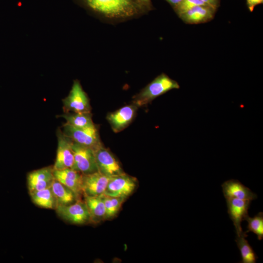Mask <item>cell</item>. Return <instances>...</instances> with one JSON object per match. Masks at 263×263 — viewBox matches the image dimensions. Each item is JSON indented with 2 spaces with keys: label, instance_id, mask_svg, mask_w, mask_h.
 Instances as JSON below:
<instances>
[{
  "label": "cell",
  "instance_id": "22",
  "mask_svg": "<svg viewBox=\"0 0 263 263\" xmlns=\"http://www.w3.org/2000/svg\"><path fill=\"white\" fill-rule=\"evenodd\" d=\"M105 207V219L114 217L119 210L125 198L123 197H112L102 194Z\"/></svg>",
  "mask_w": 263,
  "mask_h": 263
},
{
  "label": "cell",
  "instance_id": "18",
  "mask_svg": "<svg viewBox=\"0 0 263 263\" xmlns=\"http://www.w3.org/2000/svg\"><path fill=\"white\" fill-rule=\"evenodd\" d=\"M29 193L32 202L36 206L47 209L56 208L57 203L51 187Z\"/></svg>",
  "mask_w": 263,
  "mask_h": 263
},
{
  "label": "cell",
  "instance_id": "19",
  "mask_svg": "<svg viewBox=\"0 0 263 263\" xmlns=\"http://www.w3.org/2000/svg\"><path fill=\"white\" fill-rule=\"evenodd\" d=\"M51 188L58 205H70L80 200L73 191L55 179Z\"/></svg>",
  "mask_w": 263,
  "mask_h": 263
},
{
  "label": "cell",
  "instance_id": "8",
  "mask_svg": "<svg viewBox=\"0 0 263 263\" xmlns=\"http://www.w3.org/2000/svg\"><path fill=\"white\" fill-rule=\"evenodd\" d=\"M94 151L99 172L110 177L124 173L113 155L102 145L94 149Z\"/></svg>",
  "mask_w": 263,
  "mask_h": 263
},
{
  "label": "cell",
  "instance_id": "15",
  "mask_svg": "<svg viewBox=\"0 0 263 263\" xmlns=\"http://www.w3.org/2000/svg\"><path fill=\"white\" fill-rule=\"evenodd\" d=\"M137 107L134 104L126 106L108 115V120L115 132L122 130L132 122Z\"/></svg>",
  "mask_w": 263,
  "mask_h": 263
},
{
  "label": "cell",
  "instance_id": "23",
  "mask_svg": "<svg viewBox=\"0 0 263 263\" xmlns=\"http://www.w3.org/2000/svg\"><path fill=\"white\" fill-rule=\"evenodd\" d=\"M247 222V230L244 231L247 234L252 232L257 236L259 240L263 239V213L260 212L253 217L248 216L245 219Z\"/></svg>",
  "mask_w": 263,
  "mask_h": 263
},
{
  "label": "cell",
  "instance_id": "26",
  "mask_svg": "<svg viewBox=\"0 0 263 263\" xmlns=\"http://www.w3.org/2000/svg\"><path fill=\"white\" fill-rule=\"evenodd\" d=\"M207 5L214 9L217 6L218 0H202Z\"/></svg>",
  "mask_w": 263,
  "mask_h": 263
},
{
  "label": "cell",
  "instance_id": "20",
  "mask_svg": "<svg viewBox=\"0 0 263 263\" xmlns=\"http://www.w3.org/2000/svg\"><path fill=\"white\" fill-rule=\"evenodd\" d=\"M247 234L243 232L240 235H236L235 241L241 255L242 263H255L258 256L248 243L246 237Z\"/></svg>",
  "mask_w": 263,
  "mask_h": 263
},
{
  "label": "cell",
  "instance_id": "25",
  "mask_svg": "<svg viewBox=\"0 0 263 263\" xmlns=\"http://www.w3.org/2000/svg\"><path fill=\"white\" fill-rule=\"evenodd\" d=\"M250 11H252L255 6L263 2V0H246Z\"/></svg>",
  "mask_w": 263,
  "mask_h": 263
},
{
  "label": "cell",
  "instance_id": "7",
  "mask_svg": "<svg viewBox=\"0 0 263 263\" xmlns=\"http://www.w3.org/2000/svg\"><path fill=\"white\" fill-rule=\"evenodd\" d=\"M136 186L135 178L124 172L111 178L104 194L126 199L133 192Z\"/></svg>",
  "mask_w": 263,
  "mask_h": 263
},
{
  "label": "cell",
  "instance_id": "13",
  "mask_svg": "<svg viewBox=\"0 0 263 263\" xmlns=\"http://www.w3.org/2000/svg\"><path fill=\"white\" fill-rule=\"evenodd\" d=\"M54 178L70 188L79 199L82 193V174L73 169L66 168L62 169H54Z\"/></svg>",
  "mask_w": 263,
  "mask_h": 263
},
{
  "label": "cell",
  "instance_id": "14",
  "mask_svg": "<svg viewBox=\"0 0 263 263\" xmlns=\"http://www.w3.org/2000/svg\"><path fill=\"white\" fill-rule=\"evenodd\" d=\"M222 188L225 199L236 198L251 201L257 198L256 193L238 180H227L222 185Z\"/></svg>",
  "mask_w": 263,
  "mask_h": 263
},
{
  "label": "cell",
  "instance_id": "24",
  "mask_svg": "<svg viewBox=\"0 0 263 263\" xmlns=\"http://www.w3.org/2000/svg\"><path fill=\"white\" fill-rule=\"evenodd\" d=\"M200 5H207L202 0H182L176 6V10L180 16L192 8Z\"/></svg>",
  "mask_w": 263,
  "mask_h": 263
},
{
  "label": "cell",
  "instance_id": "4",
  "mask_svg": "<svg viewBox=\"0 0 263 263\" xmlns=\"http://www.w3.org/2000/svg\"><path fill=\"white\" fill-rule=\"evenodd\" d=\"M62 133L73 141L94 150L101 145L96 126L77 128L68 124L63 125Z\"/></svg>",
  "mask_w": 263,
  "mask_h": 263
},
{
  "label": "cell",
  "instance_id": "16",
  "mask_svg": "<svg viewBox=\"0 0 263 263\" xmlns=\"http://www.w3.org/2000/svg\"><path fill=\"white\" fill-rule=\"evenodd\" d=\"M213 9L207 5L195 6L180 15L183 20L189 24L208 21L213 17Z\"/></svg>",
  "mask_w": 263,
  "mask_h": 263
},
{
  "label": "cell",
  "instance_id": "5",
  "mask_svg": "<svg viewBox=\"0 0 263 263\" xmlns=\"http://www.w3.org/2000/svg\"><path fill=\"white\" fill-rule=\"evenodd\" d=\"M58 216L63 220L75 225L91 223V216L84 202L80 200L68 205H58L56 209Z\"/></svg>",
  "mask_w": 263,
  "mask_h": 263
},
{
  "label": "cell",
  "instance_id": "21",
  "mask_svg": "<svg viewBox=\"0 0 263 263\" xmlns=\"http://www.w3.org/2000/svg\"><path fill=\"white\" fill-rule=\"evenodd\" d=\"M66 120V123L77 128H85L94 126L90 112L73 113L60 115Z\"/></svg>",
  "mask_w": 263,
  "mask_h": 263
},
{
  "label": "cell",
  "instance_id": "12",
  "mask_svg": "<svg viewBox=\"0 0 263 263\" xmlns=\"http://www.w3.org/2000/svg\"><path fill=\"white\" fill-rule=\"evenodd\" d=\"M54 179L53 168L51 167H45L29 172L27 177L29 192L51 187Z\"/></svg>",
  "mask_w": 263,
  "mask_h": 263
},
{
  "label": "cell",
  "instance_id": "27",
  "mask_svg": "<svg viewBox=\"0 0 263 263\" xmlns=\"http://www.w3.org/2000/svg\"><path fill=\"white\" fill-rule=\"evenodd\" d=\"M170 3L177 5L182 0H167Z\"/></svg>",
  "mask_w": 263,
  "mask_h": 263
},
{
  "label": "cell",
  "instance_id": "17",
  "mask_svg": "<svg viewBox=\"0 0 263 263\" xmlns=\"http://www.w3.org/2000/svg\"><path fill=\"white\" fill-rule=\"evenodd\" d=\"M84 196V202L89 210L91 223H97L105 219V207L102 195Z\"/></svg>",
  "mask_w": 263,
  "mask_h": 263
},
{
  "label": "cell",
  "instance_id": "10",
  "mask_svg": "<svg viewBox=\"0 0 263 263\" xmlns=\"http://www.w3.org/2000/svg\"><path fill=\"white\" fill-rule=\"evenodd\" d=\"M111 177L98 171L82 174V191L84 196H95L104 194Z\"/></svg>",
  "mask_w": 263,
  "mask_h": 263
},
{
  "label": "cell",
  "instance_id": "11",
  "mask_svg": "<svg viewBox=\"0 0 263 263\" xmlns=\"http://www.w3.org/2000/svg\"><path fill=\"white\" fill-rule=\"evenodd\" d=\"M225 200L227 212L233 223L236 235H240L244 232L241 223L249 216L248 210L251 201L236 198H228L225 199Z\"/></svg>",
  "mask_w": 263,
  "mask_h": 263
},
{
  "label": "cell",
  "instance_id": "2",
  "mask_svg": "<svg viewBox=\"0 0 263 263\" xmlns=\"http://www.w3.org/2000/svg\"><path fill=\"white\" fill-rule=\"evenodd\" d=\"M179 84L165 74L156 77L134 97L133 104L137 107L145 105L156 97L172 89H178Z\"/></svg>",
  "mask_w": 263,
  "mask_h": 263
},
{
  "label": "cell",
  "instance_id": "3",
  "mask_svg": "<svg viewBox=\"0 0 263 263\" xmlns=\"http://www.w3.org/2000/svg\"><path fill=\"white\" fill-rule=\"evenodd\" d=\"M71 148L74 154V163L71 169L82 174L98 171L93 149L72 140Z\"/></svg>",
  "mask_w": 263,
  "mask_h": 263
},
{
  "label": "cell",
  "instance_id": "1",
  "mask_svg": "<svg viewBox=\"0 0 263 263\" xmlns=\"http://www.w3.org/2000/svg\"><path fill=\"white\" fill-rule=\"evenodd\" d=\"M92 10L109 18L132 16L138 11L134 0H83Z\"/></svg>",
  "mask_w": 263,
  "mask_h": 263
},
{
  "label": "cell",
  "instance_id": "6",
  "mask_svg": "<svg viewBox=\"0 0 263 263\" xmlns=\"http://www.w3.org/2000/svg\"><path fill=\"white\" fill-rule=\"evenodd\" d=\"M63 103L66 113L90 112L88 97L78 80L74 81L70 93L63 100Z\"/></svg>",
  "mask_w": 263,
  "mask_h": 263
},
{
  "label": "cell",
  "instance_id": "9",
  "mask_svg": "<svg viewBox=\"0 0 263 263\" xmlns=\"http://www.w3.org/2000/svg\"><path fill=\"white\" fill-rule=\"evenodd\" d=\"M57 148L54 169L71 168L74 163V154L71 148L72 140L61 130L57 131Z\"/></svg>",
  "mask_w": 263,
  "mask_h": 263
},
{
  "label": "cell",
  "instance_id": "28",
  "mask_svg": "<svg viewBox=\"0 0 263 263\" xmlns=\"http://www.w3.org/2000/svg\"><path fill=\"white\" fill-rule=\"evenodd\" d=\"M138 0L142 1H147L148 0Z\"/></svg>",
  "mask_w": 263,
  "mask_h": 263
}]
</instances>
